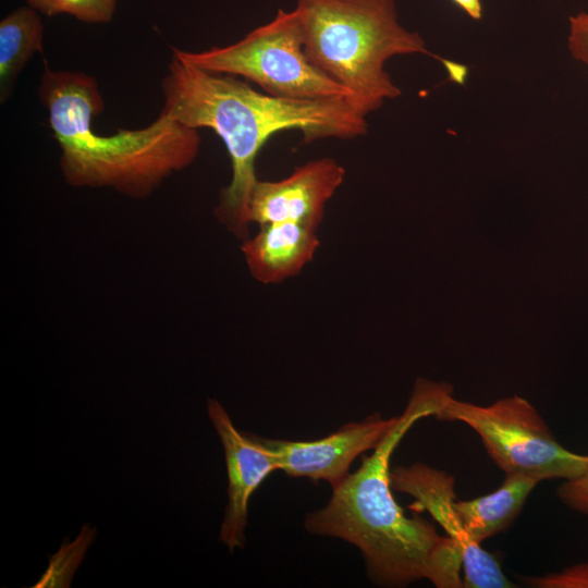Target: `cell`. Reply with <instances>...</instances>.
I'll return each mask as SVG.
<instances>
[{
  "instance_id": "obj_14",
  "label": "cell",
  "mask_w": 588,
  "mask_h": 588,
  "mask_svg": "<svg viewBox=\"0 0 588 588\" xmlns=\"http://www.w3.org/2000/svg\"><path fill=\"white\" fill-rule=\"evenodd\" d=\"M28 7L48 16L66 14L89 24L112 20L118 0H24Z\"/></svg>"
},
{
  "instance_id": "obj_11",
  "label": "cell",
  "mask_w": 588,
  "mask_h": 588,
  "mask_svg": "<svg viewBox=\"0 0 588 588\" xmlns=\"http://www.w3.org/2000/svg\"><path fill=\"white\" fill-rule=\"evenodd\" d=\"M319 246L316 228L299 222L260 225L242 245L252 275L261 283L282 282L299 273Z\"/></svg>"
},
{
  "instance_id": "obj_7",
  "label": "cell",
  "mask_w": 588,
  "mask_h": 588,
  "mask_svg": "<svg viewBox=\"0 0 588 588\" xmlns=\"http://www.w3.org/2000/svg\"><path fill=\"white\" fill-rule=\"evenodd\" d=\"M390 477L392 489L413 497L411 510L429 513L443 527L446 536L458 544L464 571L463 587H516L506 578L498 560L466 531L454 506L456 493L452 475L424 463H415L394 467Z\"/></svg>"
},
{
  "instance_id": "obj_1",
  "label": "cell",
  "mask_w": 588,
  "mask_h": 588,
  "mask_svg": "<svg viewBox=\"0 0 588 588\" xmlns=\"http://www.w3.org/2000/svg\"><path fill=\"white\" fill-rule=\"evenodd\" d=\"M448 382L418 378L403 413L362 465L332 487L326 506L307 515L310 534L336 537L357 547L375 584L402 587L426 578L438 588H461L458 544L425 518L406 516L392 493L390 461L418 420L437 418L450 401Z\"/></svg>"
},
{
  "instance_id": "obj_13",
  "label": "cell",
  "mask_w": 588,
  "mask_h": 588,
  "mask_svg": "<svg viewBox=\"0 0 588 588\" xmlns=\"http://www.w3.org/2000/svg\"><path fill=\"white\" fill-rule=\"evenodd\" d=\"M44 24L39 12L25 5L0 22V101L10 97L17 76L36 52L42 51Z\"/></svg>"
},
{
  "instance_id": "obj_8",
  "label": "cell",
  "mask_w": 588,
  "mask_h": 588,
  "mask_svg": "<svg viewBox=\"0 0 588 588\" xmlns=\"http://www.w3.org/2000/svg\"><path fill=\"white\" fill-rule=\"evenodd\" d=\"M397 420L376 413L362 421L350 422L329 436L311 441L266 439L260 442L272 453L279 470L290 477L324 480L332 487L348 473L352 462L373 450Z\"/></svg>"
},
{
  "instance_id": "obj_10",
  "label": "cell",
  "mask_w": 588,
  "mask_h": 588,
  "mask_svg": "<svg viewBox=\"0 0 588 588\" xmlns=\"http://www.w3.org/2000/svg\"><path fill=\"white\" fill-rule=\"evenodd\" d=\"M345 175L334 159L309 161L280 181H257L248 206V222L260 225L299 222L317 229L327 201Z\"/></svg>"
},
{
  "instance_id": "obj_9",
  "label": "cell",
  "mask_w": 588,
  "mask_h": 588,
  "mask_svg": "<svg viewBox=\"0 0 588 588\" xmlns=\"http://www.w3.org/2000/svg\"><path fill=\"white\" fill-rule=\"evenodd\" d=\"M207 409L224 449L229 481V502L219 539L233 552L235 548L245 544L244 531L252 494L266 477L279 470V465L258 436L240 432L235 428L225 408L217 400H209Z\"/></svg>"
},
{
  "instance_id": "obj_17",
  "label": "cell",
  "mask_w": 588,
  "mask_h": 588,
  "mask_svg": "<svg viewBox=\"0 0 588 588\" xmlns=\"http://www.w3.org/2000/svg\"><path fill=\"white\" fill-rule=\"evenodd\" d=\"M568 49L574 59L588 66V13L569 16Z\"/></svg>"
},
{
  "instance_id": "obj_15",
  "label": "cell",
  "mask_w": 588,
  "mask_h": 588,
  "mask_svg": "<svg viewBox=\"0 0 588 588\" xmlns=\"http://www.w3.org/2000/svg\"><path fill=\"white\" fill-rule=\"evenodd\" d=\"M520 581L534 588H588V563L572 565L559 573L522 576Z\"/></svg>"
},
{
  "instance_id": "obj_4",
  "label": "cell",
  "mask_w": 588,
  "mask_h": 588,
  "mask_svg": "<svg viewBox=\"0 0 588 588\" xmlns=\"http://www.w3.org/2000/svg\"><path fill=\"white\" fill-rule=\"evenodd\" d=\"M304 50L323 73L343 86L366 117L401 89L384 70L395 56L424 53L454 77L461 64L429 52L417 32L404 28L394 0H297Z\"/></svg>"
},
{
  "instance_id": "obj_6",
  "label": "cell",
  "mask_w": 588,
  "mask_h": 588,
  "mask_svg": "<svg viewBox=\"0 0 588 588\" xmlns=\"http://www.w3.org/2000/svg\"><path fill=\"white\" fill-rule=\"evenodd\" d=\"M437 419L471 428L505 475L522 474L539 481L572 480L588 469V455L560 444L537 409L518 395L487 406L451 397Z\"/></svg>"
},
{
  "instance_id": "obj_12",
  "label": "cell",
  "mask_w": 588,
  "mask_h": 588,
  "mask_svg": "<svg viewBox=\"0 0 588 588\" xmlns=\"http://www.w3.org/2000/svg\"><path fill=\"white\" fill-rule=\"evenodd\" d=\"M539 482L526 475L506 474L493 492L473 500L456 499L454 506L468 535L481 544L512 524Z\"/></svg>"
},
{
  "instance_id": "obj_2",
  "label": "cell",
  "mask_w": 588,
  "mask_h": 588,
  "mask_svg": "<svg viewBox=\"0 0 588 588\" xmlns=\"http://www.w3.org/2000/svg\"><path fill=\"white\" fill-rule=\"evenodd\" d=\"M161 112L191 127L212 130L230 156L232 179L221 192L216 217L233 234L248 232V206L258 179L256 158L278 132L301 131L305 143L351 139L368 131L366 115L348 98L290 99L260 93L232 75L216 74L174 56L162 78Z\"/></svg>"
},
{
  "instance_id": "obj_3",
  "label": "cell",
  "mask_w": 588,
  "mask_h": 588,
  "mask_svg": "<svg viewBox=\"0 0 588 588\" xmlns=\"http://www.w3.org/2000/svg\"><path fill=\"white\" fill-rule=\"evenodd\" d=\"M38 96L61 149L62 174L72 186L111 187L145 198L199 152L198 130L161 111L145 127L96 133L93 121L101 113L103 99L97 81L86 73L53 71L46 64Z\"/></svg>"
},
{
  "instance_id": "obj_16",
  "label": "cell",
  "mask_w": 588,
  "mask_h": 588,
  "mask_svg": "<svg viewBox=\"0 0 588 588\" xmlns=\"http://www.w3.org/2000/svg\"><path fill=\"white\" fill-rule=\"evenodd\" d=\"M556 494L568 509L588 515V469L575 479L564 480Z\"/></svg>"
},
{
  "instance_id": "obj_5",
  "label": "cell",
  "mask_w": 588,
  "mask_h": 588,
  "mask_svg": "<svg viewBox=\"0 0 588 588\" xmlns=\"http://www.w3.org/2000/svg\"><path fill=\"white\" fill-rule=\"evenodd\" d=\"M172 56L207 72L243 76L266 94L301 100L348 98V91L306 56L297 11L279 10L267 24L241 40L192 52L172 49Z\"/></svg>"
},
{
  "instance_id": "obj_18",
  "label": "cell",
  "mask_w": 588,
  "mask_h": 588,
  "mask_svg": "<svg viewBox=\"0 0 588 588\" xmlns=\"http://www.w3.org/2000/svg\"><path fill=\"white\" fill-rule=\"evenodd\" d=\"M464 13L475 21H480L482 17L481 0H451Z\"/></svg>"
}]
</instances>
